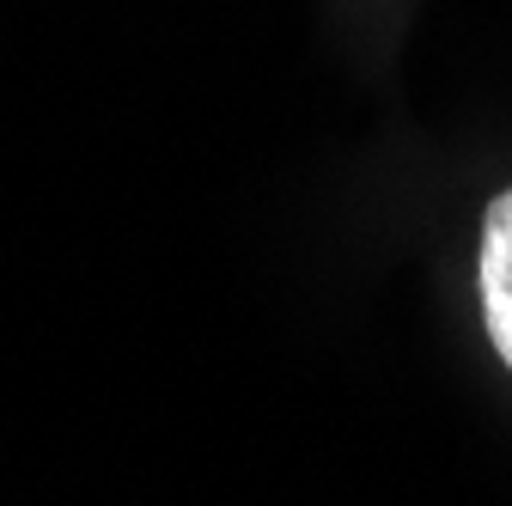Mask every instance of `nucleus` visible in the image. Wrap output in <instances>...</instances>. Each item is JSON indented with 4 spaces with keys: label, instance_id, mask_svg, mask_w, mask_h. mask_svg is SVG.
<instances>
[{
    "label": "nucleus",
    "instance_id": "f257e3e1",
    "mask_svg": "<svg viewBox=\"0 0 512 506\" xmlns=\"http://www.w3.org/2000/svg\"><path fill=\"white\" fill-rule=\"evenodd\" d=\"M482 318L494 354L512 366V189H500L482 220Z\"/></svg>",
    "mask_w": 512,
    "mask_h": 506
}]
</instances>
